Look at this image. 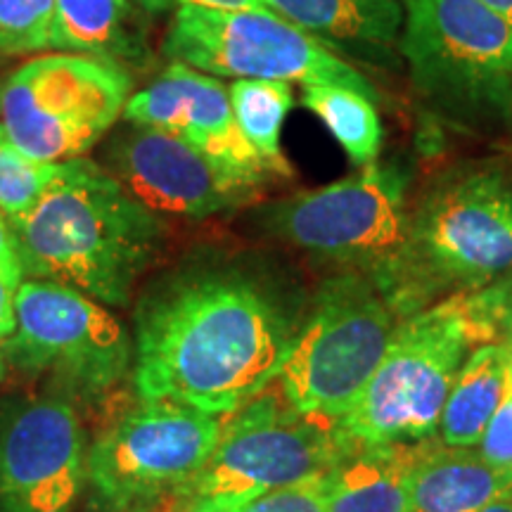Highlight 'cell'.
<instances>
[{"label":"cell","instance_id":"cell-2","mask_svg":"<svg viewBox=\"0 0 512 512\" xmlns=\"http://www.w3.org/2000/svg\"><path fill=\"white\" fill-rule=\"evenodd\" d=\"M15 226L27 278L74 287L107 309L131 304L162 256L166 223L93 159L62 162Z\"/></svg>","mask_w":512,"mask_h":512},{"label":"cell","instance_id":"cell-12","mask_svg":"<svg viewBox=\"0 0 512 512\" xmlns=\"http://www.w3.org/2000/svg\"><path fill=\"white\" fill-rule=\"evenodd\" d=\"M164 55L211 76L337 83L377 98L366 76L278 12L181 5L164 36Z\"/></svg>","mask_w":512,"mask_h":512},{"label":"cell","instance_id":"cell-19","mask_svg":"<svg viewBox=\"0 0 512 512\" xmlns=\"http://www.w3.org/2000/svg\"><path fill=\"white\" fill-rule=\"evenodd\" d=\"M268 8L318 41L389 53L403 31L401 0H266Z\"/></svg>","mask_w":512,"mask_h":512},{"label":"cell","instance_id":"cell-35","mask_svg":"<svg viewBox=\"0 0 512 512\" xmlns=\"http://www.w3.org/2000/svg\"><path fill=\"white\" fill-rule=\"evenodd\" d=\"M505 347H508V384L512 389V339H508V342H503Z\"/></svg>","mask_w":512,"mask_h":512},{"label":"cell","instance_id":"cell-21","mask_svg":"<svg viewBox=\"0 0 512 512\" xmlns=\"http://www.w3.org/2000/svg\"><path fill=\"white\" fill-rule=\"evenodd\" d=\"M306 110L316 114L332 138L347 152L349 162L363 169L382 150V121L370 95L337 83H306L302 95Z\"/></svg>","mask_w":512,"mask_h":512},{"label":"cell","instance_id":"cell-16","mask_svg":"<svg viewBox=\"0 0 512 512\" xmlns=\"http://www.w3.org/2000/svg\"><path fill=\"white\" fill-rule=\"evenodd\" d=\"M430 441H351L325 475V512H411V477Z\"/></svg>","mask_w":512,"mask_h":512},{"label":"cell","instance_id":"cell-14","mask_svg":"<svg viewBox=\"0 0 512 512\" xmlns=\"http://www.w3.org/2000/svg\"><path fill=\"white\" fill-rule=\"evenodd\" d=\"M98 164L128 195L159 216L209 219L249 204L259 192L176 133L133 121L112 128Z\"/></svg>","mask_w":512,"mask_h":512},{"label":"cell","instance_id":"cell-8","mask_svg":"<svg viewBox=\"0 0 512 512\" xmlns=\"http://www.w3.org/2000/svg\"><path fill=\"white\" fill-rule=\"evenodd\" d=\"M226 418L214 451L178 501L245 505L268 491L328 475L351 444L339 422L294 408L278 382Z\"/></svg>","mask_w":512,"mask_h":512},{"label":"cell","instance_id":"cell-11","mask_svg":"<svg viewBox=\"0 0 512 512\" xmlns=\"http://www.w3.org/2000/svg\"><path fill=\"white\" fill-rule=\"evenodd\" d=\"M131 72L98 57L53 53L19 64L0 88V124L38 162L79 159L117 124Z\"/></svg>","mask_w":512,"mask_h":512},{"label":"cell","instance_id":"cell-9","mask_svg":"<svg viewBox=\"0 0 512 512\" xmlns=\"http://www.w3.org/2000/svg\"><path fill=\"white\" fill-rule=\"evenodd\" d=\"M17 325L5 361L43 377L69 401L95 403L133 373V339L105 304L74 287L27 278L17 290Z\"/></svg>","mask_w":512,"mask_h":512},{"label":"cell","instance_id":"cell-22","mask_svg":"<svg viewBox=\"0 0 512 512\" xmlns=\"http://www.w3.org/2000/svg\"><path fill=\"white\" fill-rule=\"evenodd\" d=\"M235 121L247 143L278 176H290V164L280 147L283 124L294 105L290 81L238 79L228 88Z\"/></svg>","mask_w":512,"mask_h":512},{"label":"cell","instance_id":"cell-33","mask_svg":"<svg viewBox=\"0 0 512 512\" xmlns=\"http://www.w3.org/2000/svg\"><path fill=\"white\" fill-rule=\"evenodd\" d=\"M482 3L486 8H491L501 17L508 19V22H512V0H482Z\"/></svg>","mask_w":512,"mask_h":512},{"label":"cell","instance_id":"cell-25","mask_svg":"<svg viewBox=\"0 0 512 512\" xmlns=\"http://www.w3.org/2000/svg\"><path fill=\"white\" fill-rule=\"evenodd\" d=\"M458 297L479 347L512 339V278Z\"/></svg>","mask_w":512,"mask_h":512},{"label":"cell","instance_id":"cell-13","mask_svg":"<svg viewBox=\"0 0 512 512\" xmlns=\"http://www.w3.org/2000/svg\"><path fill=\"white\" fill-rule=\"evenodd\" d=\"M86 460L74 401L53 392L0 403V512H74Z\"/></svg>","mask_w":512,"mask_h":512},{"label":"cell","instance_id":"cell-5","mask_svg":"<svg viewBox=\"0 0 512 512\" xmlns=\"http://www.w3.org/2000/svg\"><path fill=\"white\" fill-rule=\"evenodd\" d=\"M399 323V313L368 275H332L306 306L275 382L294 408L339 422L380 366Z\"/></svg>","mask_w":512,"mask_h":512},{"label":"cell","instance_id":"cell-26","mask_svg":"<svg viewBox=\"0 0 512 512\" xmlns=\"http://www.w3.org/2000/svg\"><path fill=\"white\" fill-rule=\"evenodd\" d=\"M238 512H325V475L256 496Z\"/></svg>","mask_w":512,"mask_h":512},{"label":"cell","instance_id":"cell-37","mask_svg":"<svg viewBox=\"0 0 512 512\" xmlns=\"http://www.w3.org/2000/svg\"><path fill=\"white\" fill-rule=\"evenodd\" d=\"M3 79H5V76H0V88H3Z\"/></svg>","mask_w":512,"mask_h":512},{"label":"cell","instance_id":"cell-24","mask_svg":"<svg viewBox=\"0 0 512 512\" xmlns=\"http://www.w3.org/2000/svg\"><path fill=\"white\" fill-rule=\"evenodd\" d=\"M55 0H0V57L50 50Z\"/></svg>","mask_w":512,"mask_h":512},{"label":"cell","instance_id":"cell-4","mask_svg":"<svg viewBox=\"0 0 512 512\" xmlns=\"http://www.w3.org/2000/svg\"><path fill=\"white\" fill-rule=\"evenodd\" d=\"M399 50L441 117L470 128L512 124V22L482 0H401Z\"/></svg>","mask_w":512,"mask_h":512},{"label":"cell","instance_id":"cell-29","mask_svg":"<svg viewBox=\"0 0 512 512\" xmlns=\"http://www.w3.org/2000/svg\"><path fill=\"white\" fill-rule=\"evenodd\" d=\"M138 3L150 12L169 10L171 5H178V8H181V5H197V8H209V10H259V12L271 10L266 0H138Z\"/></svg>","mask_w":512,"mask_h":512},{"label":"cell","instance_id":"cell-20","mask_svg":"<svg viewBox=\"0 0 512 512\" xmlns=\"http://www.w3.org/2000/svg\"><path fill=\"white\" fill-rule=\"evenodd\" d=\"M508 387V347L484 344L467 356L453 382L439 420V441L453 448H475L501 406Z\"/></svg>","mask_w":512,"mask_h":512},{"label":"cell","instance_id":"cell-1","mask_svg":"<svg viewBox=\"0 0 512 512\" xmlns=\"http://www.w3.org/2000/svg\"><path fill=\"white\" fill-rule=\"evenodd\" d=\"M304 311L280 280L245 259H183L136 299V392L235 413L278 380Z\"/></svg>","mask_w":512,"mask_h":512},{"label":"cell","instance_id":"cell-6","mask_svg":"<svg viewBox=\"0 0 512 512\" xmlns=\"http://www.w3.org/2000/svg\"><path fill=\"white\" fill-rule=\"evenodd\" d=\"M408 185L411 176L403 166L373 162L342 181L264 204L256 226L380 285L408 240Z\"/></svg>","mask_w":512,"mask_h":512},{"label":"cell","instance_id":"cell-23","mask_svg":"<svg viewBox=\"0 0 512 512\" xmlns=\"http://www.w3.org/2000/svg\"><path fill=\"white\" fill-rule=\"evenodd\" d=\"M60 171L62 162H38L19 150L0 124V209L10 216V221L22 219Z\"/></svg>","mask_w":512,"mask_h":512},{"label":"cell","instance_id":"cell-27","mask_svg":"<svg viewBox=\"0 0 512 512\" xmlns=\"http://www.w3.org/2000/svg\"><path fill=\"white\" fill-rule=\"evenodd\" d=\"M486 463L512 475V389L505 387L501 406L496 408L494 418L489 420L486 430L475 446Z\"/></svg>","mask_w":512,"mask_h":512},{"label":"cell","instance_id":"cell-30","mask_svg":"<svg viewBox=\"0 0 512 512\" xmlns=\"http://www.w3.org/2000/svg\"><path fill=\"white\" fill-rule=\"evenodd\" d=\"M17 290L12 283L0 275V342L3 339H8L12 332H15V325H17V309H15V302H17Z\"/></svg>","mask_w":512,"mask_h":512},{"label":"cell","instance_id":"cell-10","mask_svg":"<svg viewBox=\"0 0 512 512\" xmlns=\"http://www.w3.org/2000/svg\"><path fill=\"white\" fill-rule=\"evenodd\" d=\"M221 427L223 415L138 396L88 446L86 491L95 512L174 501L200 475Z\"/></svg>","mask_w":512,"mask_h":512},{"label":"cell","instance_id":"cell-36","mask_svg":"<svg viewBox=\"0 0 512 512\" xmlns=\"http://www.w3.org/2000/svg\"><path fill=\"white\" fill-rule=\"evenodd\" d=\"M5 373H8V361H5V354H3V349H0V382H3Z\"/></svg>","mask_w":512,"mask_h":512},{"label":"cell","instance_id":"cell-28","mask_svg":"<svg viewBox=\"0 0 512 512\" xmlns=\"http://www.w3.org/2000/svg\"><path fill=\"white\" fill-rule=\"evenodd\" d=\"M0 275L15 287L27 280L15 226H12L10 216L3 209H0Z\"/></svg>","mask_w":512,"mask_h":512},{"label":"cell","instance_id":"cell-18","mask_svg":"<svg viewBox=\"0 0 512 512\" xmlns=\"http://www.w3.org/2000/svg\"><path fill=\"white\" fill-rule=\"evenodd\" d=\"M50 50L98 57L128 72L150 57L128 0H55Z\"/></svg>","mask_w":512,"mask_h":512},{"label":"cell","instance_id":"cell-34","mask_svg":"<svg viewBox=\"0 0 512 512\" xmlns=\"http://www.w3.org/2000/svg\"><path fill=\"white\" fill-rule=\"evenodd\" d=\"M482 512H512V491L503 494L501 498H496V501L486 505Z\"/></svg>","mask_w":512,"mask_h":512},{"label":"cell","instance_id":"cell-32","mask_svg":"<svg viewBox=\"0 0 512 512\" xmlns=\"http://www.w3.org/2000/svg\"><path fill=\"white\" fill-rule=\"evenodd\" d=\"M178 508H181V501L174 498V501L147 505V508H131V510H117V512H178Z\"/></svg>","mask_w":512,"mask_h":512},{"label":"cell","instance_id":"cell-15","mask_svg":"<svg viewBox=\"0 0 512 512\" xmlns=\"http://www.w3.org/2000/svg\"><path fill=\"white\" fill-rule=\"evenodd\" d=\"M121 119L176 133L249 188L278 176L240 133L228 88L190 64L171 62L128 98Z\"/></svg>","mask_w":512,"mask_h":512},{"label":"cell","instance_id":"cell-31","mask_svg":"<svg viewBox=\"0 0 512 512\" xmlns=\"http://www.w3.org/2000/svg\"><path fill=\"white\" fill-rule=\"evenodd\" d=\"M240 505L230 503H185L181 501L178 512H238Z\"/></svg>","mask_w":512,"mask_h":512},{"label":"cell","instance_id":"cell-3","mask_svg":"<svg viewBox=\"0 0 512 512\" xmlns=\"http://www.w3.org/2000/svg\"><path fill=\"white\" fill-rule=\"evenodd\" d=\"M512 278V176L470 169L441 178L411 211L406 247L380 290L399 318Z\"/></svg>","mask_w":512,"mask_h":512},{"label":"cell","instance_id":"cell-7","mask_svg":"<svg viewBox=\"0 0 512 512\" xmlns=\"http://www.w3.org/2000/svg\"><path fill=\"white\" fill-rule=\"evenodd\" d=\"M475 347L458 294L401 318L339 430L363 444L432 439L453 382Z\"/></svg>","mask_w":512,"mask_h":512},{"label":"cell","instance_id":"cell-17","mask_svg":"<svg viewBox=\"0 0 512 512\" xmlns=\"http://www.w3.org/2000/svg\"><path fill=\"white\" fill-rule=\"evenodd\" d=\"M512 491L510 472L489 465L472 448L430 441L411 477V512H482Z\"/></svg>","mask_w":512,"mask_h":512}]
</instances>
